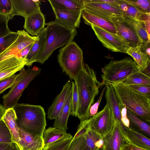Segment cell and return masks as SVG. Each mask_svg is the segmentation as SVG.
<instances>
[{
	"instance_id": "cell-1",
	"label": "cell",
	"mask_w": 150,
	"mask_h": 150,
	"mask_svg": "<svg viewBox=\"0 0 150 150\" xmlns=\"http://www.w3.org/2000/svg\"><path fill=\"white\" fill-rule=\"evenodd\" d=\"M74 81L77 85L79 98L76 117L81 122L90 118L89 109L99 93L101 83L97 80L94 70L84 63Z\"/></svg>"
},
{
	"instance_id": "cell-2",
	"label": "cell",
	"mask_w": 150,
	"mask_h": 150,
	"mask_svg": "<svg viewBox=\"0 0 150 150\" xmlns=\"http://www.w3.org/2000/svg\"><path fill=\"white\" fill-rule=\"evenodd\" d=\"M13 108L18 128L33 135L42 137L46 126L45 113L43 107L23 103H17Z\"/></svg>"
},
{
	"instance_id": "cell-3",
	"label": "cell",
	"mask_w": 150,
	"mask_h": 150,
	"mask_svg": "<svg viewBox=\"0 0 150 150\" xmlns=\"http://www.w3.org/2000/svg\"><path fill=\"white\" fill-rule=\"evenodd\" d=\"M119 104L125 107L144 121L150 123V98L122 83L112 84Z\"/></svg>"
},
{
	"instance_id": "cell-4",
	"label": "cell",
	"mask_w": 150,
	"mask_h": 150,
	"mask_svg": "<svg viewBox=\"0 0 150 150\" xmlns=\"http://www.w3.org/2000/svg\"><path fill=\"white\" fill-rule=\"evenodd\" d=\"M47 39L43 51L36 62L44 64L56 49L73 41L77 34L76 28L67 26L56 19L46 23Z\"/></svg>"
},
{
	"instance_id": "cell-5",
	"label": "cell",
	"mask_w": 150,
	"mask_h": 150,
	"mask_svg": "<svg viewBox=\"0 0 150 150\" xmlns=\"http://www.w3.org/2000/svg\"><path fill=\"white\" fill-rule=\"evenodd\" d=\"M101 86L119 83L130 75L140 71L131 57L111 60L101 68Z\"/></svg>"
},
{
	"instance_id": "cell-6",
	"label": "cell",
	"mask_w": 150,
	"mask_h": 150,
	"mask_svg": "<svg viewBox=\"0 0 150 150\" xmlns=\"http://www.w3.org/2000/svg\"><path fill=\"white\" fill-rule=\"evenodd\" d=\"M58 62L63 71L75 81L83 68V52L74 41H72L59 50Z\"/></svg>"
},
{
	"instance_id": "cell-7",
	"label": "cell",
	"mask_w": 150,
	"mask_h": 150,
	"mask_svg": "<svg viewBox=\"0 0 150 150\" xmlns=\"http://www.w3.org/2000/svg\"><path fill=\"white\" fill-rule=\"evenodd\" d=\"M41 70L35 66L27 69L23 68L20 71L16 82L9 92L2 97L3 106L6 109L13 108L18 103L24 90L33 79L40 74Z\"/></svg>"
},
{
	"instance_id": "cell-8",
	"label": "cell",
	"mask_w": 150,
	"mask_h": 150,
	"mask_svg": "<svg viewBox=\"0 0 150 150\" xmlns=\"http://www.w3.org/2000/svg\"><path fill=\"white\" fill-rule=\"evenodd\" d=\"M86 121L88 129L98 134L103 139L112 131L115 122L111 109L107 103L101 111Z\"/></svg>"
},
{
	"instance_id": "cell-9",
	"label": "cell",
	"mask_w": 150,
	"mask_h": 150,
	"mask_svg": "<svg viewBox=\"0 0 150 150\" xmlns=\"http://www.w3.org/2000/svg\"><path fill=\"white\" fill-rule=\"evenodd\" d=\"M109 21L115 28L116 34L129 47L141 46L139 39L135 31L125 20L123 16L112 17Z\"/></svg>"
},
{
	"instance_id": "cell-10",
	"label": "cell",
	"mask_w": 150,
	"mask_h": 150,
	"mask_svg": "<svg viewBox=\"0 0 150 150\" xmlns=\"http://www.w3.org/2000/svg\"><path fill=\"white\" fill-rule=\"evenodd\" d=\"M83 1V10L105 19L109 21L112 17L123 16L120 7L102 2H93L90 0Z\"/></svg>"
},
{
	"instance_id": "cell-11",
	"label": "cell",
	"mask_w": 150,
	"mask_h": 150,
	"mask_svg": "<svg viewBox=\"0 0 150 150\" xmlns=\"http://www.w3.org/2000/svg\"><path fill=\"white\" fill-rule=\"evenodd\" d=\"M122 122L115 121L112 131L103 138L102 150H121L129 144L125 136Z\"/></svg>"
},
{
	"instance_id": "cell-12",
	"label": "cell",
	"mask_w": 150,
	"mask_h": 150,
	"mask_svg": "<svg viewBox=\"0 0 150 150\" xmlns=\"http://www.w3.org/2000/svg\"><path fill=\"white\" fill-rule=\"evenodd\" d=\"M91 26L97 38L104 47L113 52L126 53L129 47L116 34L93 25Z\"/></svg>"
},
{
	"instance_id": "cell-13",
	"label": "cell",
	"mask_w": 150,
	"mask_h": 150,
	"mask_svg": "<svg viewBox=\"0 0 150 150\" xmlns=\"http://www.w3.org/2000/svg\"><path fill=\"white\" fill-rule=\"evenodd\" d=\"M17 32L18 36L16 40L0 54V62L15 56L22 50L33 43L37 39V36H31L24 30Z\"/></svg>"
},
{
	"instance_id": "cell-14",
	"label": "cell",
	"mask_w": 150,
	"mask_h": 150,
	"mask_svg": "<svg viewBox=\"0 0 150 150\" xmlns=\"http://www.w3.org/2000/svg\"><path fill=\"white\" fill-rule=\"evenodd\" d=\"M12 19L15 15L22 16L25 18L40 10L39 0H11Z\"/></svg>"
},
{
	"instance_id": "cell-15",
	"label": "cell",
	"mask_w": 150,
	"mask_h": 150,
	"mask_svg": "<svg viewBox=\"0 0 150 150\" xmlns=\"http://www.w3.org/2000/svg\"><path fill=\"white\" fill-rule=\"evenodd\" d=\"M71 85V82L69 80L64 85L62 91L48 110V119L51 120L54 119L59 115L66 102Z\"/></svg>"
},
{
	"instance_id": "cell-16",
	"label": "cell",
	"mask_w": 150,
	"mask_h": 150,
	"mask_svg": "<svg viewBox=\"0 0 150 150\" xmlns=\"http://www.w3.org/2000/svg\"><path fill=\"white\" fill-rule=\"evenodd\" d=\"M45 24V16L40 10L25 18L23 27L29 34L37 36Z\"/></svg>"
},
{
	"instance_id": "cell-17",
	"label": "cell",
	"mask_w": 150,
	"mask_h": 150,
	"mask_svg": "<svg viewBox=\"0 0 150 150\" xmlns=\"http://www.w3.org/2000/svg\"><path fill=\"white\" fill-rule=\"evenodd\" d=\"M20 141L18 146L20 150H39L44 147L41 137L25 132L19 128Z\"/></svg>"
},
{
	"instance_id": "cell-18",
	"label": "cell",
	"mask_w": 150,
	"mask_h": 150,
	"mask_svg": "<svg viewBox=\"0 0 150 150\" xmlns=\"http://www.w3.org/2000/svg\"><path fill=\"white\" fill-rule=\"evenodd\" d=\"M57 21L69 27L76 28L79 27L82 11L58 10L52 8Z\"/></svg>"
},
{
	"instance_id": "cell-19",
	"label": "cell",
	"mask_w": 150,
	"mask_h": 150,
	"mask_svg": "<svg viewBox=\"0 0 150 150\" xmlns=\"http://www.w3.org/2000/svg\"><path fill=\"white\" fill-rule=\"evenodd\" d=\"M47 28H44L37 36V39L33 44L27 55V62L25 65L31 66L43 51L45 46L47 39Z\"/></svg>"
},
{
	"instance_id": "cell-20",
	"label": "cell",
	"mask_w": 150,
	"mask_h": 150,
	"mask_svg": "<svg viewBox=\"0 0 150 150\" xmlns=\"http://www.w3.org/2000/svg\"><path fill=\"white\" fill-rule=\"evenodd\" d=\"M122 127L129 144L146 150H150L149 138L139 132L126 127L123 124Z\"/></svg>"
},
{
	"instance_id": "cell-21",
	"label": "cell",
	"mask_w": 150,
	"mask_h": 150,
	"mask_svg": "<svg viewBox=\"0 0 150 150\" xmlns=\"http://www.w3.org/2000/svg\"><path fill=\"white\" fill-rule=\"evenodd\" d=\"M81 16L86 24L90 26L93 25L96 26L110 33L116 34L115 28L110 21L92 14L84 10L82 11Z\"/></svg>"
},
{
	"instance_id": "cell-22",
	"label": "cell",
	"mask_w": 150,
	"mask_h": 150,
	"mask_svg": "<svg viewBox=\"0 0 150 150\" xmlns=\"http://www.w3.org/2000/svg\"><path fill=\"white\" fill-rule=\"evenodd\" d=\"M126 53L133 58L140 72H143L150 66V56L141 46L129 47Z\"/></svg>"
},
{
	"instance_id": "cell-23",
	"label": "cell",
	"mask_w": 150,
	"mask_h": 150,
	"mask_svg": "<svg viewBox=\"0 0 150 150\" xmlns=\"http://www.w3.org/2000/svg\"><path fill=\"white\" fill-rule=\"evenodd\" d=\"M125 20L134 28L139 39L141 47L150 45V35L146 31L144 22L134 18L123 16Z\"/></svg>"
},
{
	"instance_id": "cell-24",
	"label": "cell",
	"mask_w": 150,
	"mask_h": 150,
	"mask_svg": "<svg viewBox=\"0 0 150 150\" xmlns=\"http://www.w3.org/2000/svg\"><path fill=\"white\" fill-rule=\"evenodd\" d=\"M1 119L4 122L11 132L13 142L18 146L20 141L19 128L16 122V116L13 108L7 109Z\"/></svg>"
},
{
	"instance_id": "cell-25",
	"label": "cell",
	"mask_w": 150,
	"mask_h": 150,
	"mask_svg": "<svg viewBox=\"0 0 150 150\" xmlns=\"http://www.w3.org/2000/svg\"><path fill=\"white\" fill-rule=\"evenodd\" d=\"M72 96L71 87L66 100L59 115L55 119L53 126L66 132L68 118L70 115V104Z\"/></svg>"
},
{
	"instance_id": "cell-26",
	"label": "cell",
	"mask_w": 150,
	"mask_h": 150,
	"mask_svg": "<svg viewBox=\"0 0 150 150\" xmlns=\"http://www.w3.org/2000/svg\"><path fill=\"white\" fill-rule=\"evenodd\" d=\"M52 7L58 10L81 11L83 7V0H48Z\"/></svg>"
},
{
	"instance_id": "cell-27",
	"label": "cell",
	"mask_w": 150,
	"mask_h": 150,
	"mask_svg": "<svg viewBox=\"0 0 150 150\" xmlns=\"http://www.w3.org/2000/svg\"><path fill=\"white\" fill-rule=\"evenodd\" d=\"M127 116L129 122V128L139 132L150 138L149 124L128 109H127Z\"/></svg>"
},
{
	"instance_id": "cell-28",
	"label": "cell",
	"mask_w": 150,
	"mask_h": 150,
	"mask_svg": "<svg viewBox=\"0 0 150 150\" xmlns=\"http://www.w3.org/2000/svg\"><path fill=\"white\" fill-rule=\"evenodd\" d=\"M119 6L123 13V16L145 22L149 20L150 13L141 11L129 4L124 0H118Z\"/></svg>"
},
{
	"instance_id": "cell-29",
	"label": "cell",
	"mask_w": 150,
	"mask_h": 150,
	"mask_svg": "<svg viewBox=\"0 0 150 150\" xmlns=\"http://www.w3.org/2000/svg\"><path fill=\"white\" fill-rule=\"evenodd\" d=\"M106 88L105 97L107 103L111 110L114 120L122 122L121 115L119 103L115 96L112 84L106 85Z\"/></svg>"
},
{
	"instance_id": "cell-30",
	"label": "cell",
	"mask_w": 150,
	"mask_h": 150,
	"mask_svg": "<svg viewBox=\"0 0 150 150\" xmlns=\"http://www.w3.org/2000/svg\"><path fill=\"white\" fill-rule=\"evenodd\" d=\"M70 133L55 127H50L45 129L42 135L44 146L63 138L70 137Z\"/></svg>"
},
{
	"instance_id": "cell-31",
	"label": "cell",
	"mask_w": 150,
	"mask_h": 150,
	"mask_svg": "<svg viewBox=\"0 0 150 150\" xmlns=\"http://www.w3.org/2000/svg\"><path fill=\"white\" fill-rule=\"evenodd\" d=\"M119 83L129 86L133 85H150V77L140 71L133 74Z\"/></svg>"
},
{
	"instance_id": "cell-32",
	"label": "cell",
	"mask_w": 150,
	"mask_h": 150,
	"mask_svg": "<svg viewBox=\"0 0 150 150\" xmlns=\"http://www.w3.org/2000/svg\"><path fill=\"white\" fill-rule=\"evenodd\" d=\"M87 146L90 150H100L103 144V139L98 134L88 129L84 135Z\"/></svg>"
},
{
	"instance_id": "cell-33",
	"label": "cell",
	"mask_w": 150,
	"mask_h": 150,
	"mask_svg": "<svg viewBox=\"0 0 150 150\" xmlns=\"http://www.w3.org/2000/svg\"><path fill=\"white\" fill-rule=\"evenodd\" d=\"M64 150H90L84 135L72 139Z\"/></svg>"
},
{
	"instance_id": "cell-34",
	"label": "cell",
	"mask_w": 150,
	"mask_h": 150,
	"mask_svg": "<svg viewBox=\"0 0 150 150\" xmlns=\"http://www.w3.org/2000/svg\"><path fill=\"white\" fill-rule=\"evenodd\" d=\"M72 96L70 104V115L76 117L79 104V98L76 83L71 81Z\"/></svg>"
},
{
	"instance_id": "cell-35",
	"label": "cell",
	"mask_w": 150,
	"mask_h": 150,
	"mask_svg": "<svg viewBox=\"0 0 150 150\" xmlns=\"http://www.w3.org/2000/svg\"><path fill=\"white\" fill-rule=\"evenodd\" d=\"M73 138L71 136L50 144L45 146L42 150H64Z\"/></svg>"
},
{
	"instance_id": "cell-36",
	"label": "cell",
	"mask_w": 150,
	"mask_h": 150,
	"mask_svg": "<svg viewBox=\"0 0 150 150\" xmlns=\"http://www.w3.org/2000/svg\"><path fill=\"white\" fill-rule=\"evenodd\" d=\"M18 36L17 32L11 31L0 38V54L14 42Z\"/></svg>"
},
{
	"instance_id": "cell-37",
	"label": "cell",
	"mask_w": 150,
	"mask_h": 150,
	"mask_svg": "<svg viewBox=\"0 0 150 150\" xmlns=\"http://www.w3.org/2000/svg\"><path fill=\"white\" fill-rule=\"evenodd\" d=\"M141 11L150 13V0H124Z\"/></svg>"
},
{
	"instance_id": "cell-38",
	"label": "cell",
	"mask_w": 150,
	"mask_h": 150,
	"mask_svg": "<svg viewBox=\"0 0 150 150\" xmlns=\"http://www.w3.org/2000/svg\"><path fill=\"white\" fill-rule=\"evenodd\" d=\"M13 142L9 130L1 118L0 119V142Z\"/></svg>"
},
{
	"instance_id": "cell-39",
	"label": "cell",
	"mask_w": 150,
	"mask_h": 150,
	"mask_svg": "<svg viewBox=\"0 0 150 150\" xmlns=\"http://www.w3.org/2000/svg\"><path fill=\"white\" fill-rule=\"evenodd\" d=\"M19 74L0 80V94L6 89L11 88L16 82Z\"/></svg>"
},
{
	"instance_id": "cell-40",
	"label": "cell",
	"mask_w": 150,
	"mask_h": 150,
	"mask_svg": "<svg viewBox=\"0 0 150 150\" xmlns=\"http://www.w3.org/2000/svg\"><path fill=\"white\" fill-rule=\"evenodd\" d=\"M12 6L11 0H0V14L9 16L12 19L11 15Z\"/></svg>"
},
{
	"instance_id": "cell-41",
	"label": "cell",
	"mask_w": 150,
	"mask_h": 150,
	"mask_svg": "<svg viewBox=\"0 0 150 150\" xmlns=\"http://www.w3.org/2000/svg\"><path fill=\"white\" fill-rule=\"evenodd\" d=\"M10 20L9 16L0 14V38L11 31L8 26V22Z\"/></svg>"
},
{
	"instance_id": "cell-42",
	"label": "cell",
	"mask_w": 150,
	"mask_h": 150,
	"mask_svg": "<svg viewBox=\"0 0 150 150\" xmlns=\"http://www.w3.org/2000/svg\"><path fill=\"white\" fill-rule=\"evenodd\" d=\"M127 86L140 94L150 98V85H133Z\"/></svg>"
},
{
	"instance_id": "cell-43",
	"label": "cell",
	"mask_w": 150,
	"mask_h": 150,
	"mask_svg": "<svg viewBox=\"0 0 150 150\" xmlns=\"http://www.w3.org/2000/svg\"><path fill=\"white\" fill-rule=\"evenodd\" d=\"M106 88V86L103 89L101 93L96 102L91 107L89 111L90 118L95 115L97 112L99 106L102 99L103 96Z\"/></svg>"
},
{
	"instance_id": "cell-44",
	"label": "cell",
	"mask_w": 150,
	"mask_h": 150,
	"mask_svg": "<svg viewBox=\"0 0 150 150\" xmlns=\"http://www.w3.org/2000/svg\"><path fill=\"white\" fill-rule=\"evenodd\" d=\"M88 129L86 120L80 122L77 132L72 139H75L79 137L84 135L86 133Z\"/></svg>"
},
{
	"instance_id": "cell-45",
	"label": "cell",
	"mask_w": 150,
	"mask_h": 150,
	"mask_svg": "<svg viewBox=\"0 0 150 150\" xmlns=\"http://www.w3.org/2000/svg\"><path fill=\"white\" fill-rule=\"evenodd\" d=\"M121 115V120L122 123L126 127L129 128V121L127 116L126 108L119 104Z\"/></svg>"
},
{
	"instance_id": "cell-46",
	"label": "cell",
	"mask_w": 150,
	"mask_h": 150,
	"mask_svg": "<svg viewBox=\"0 0 150 150\" xmlns=\"http://www.w3.org/2000/svg\"><path fill=\"white\" fill-rule=\"evenodd\" d=\"M0 150H20L16 143L0 142Z\"/></svg>"
},
{
	"instance_id": "cell-47",
	"label": "cell",
	"mask_w": 150,
	"mask_h": 150,
	"mask_svg": "<svg viewBox=\"0 0 150 150\" xmlns=\"http://www.w3.org/2000/svg\"><path fill=\"white\" fill-rule=\"evenodd\" d=\"M33 44L27 46L18 53L15 56L23 59H27V55Z\"/></svg>"
},
{
	"instance_id": "cell-48",
	"label": "cell",
	"mask_w": 150,
	"mask_h": 150,
	"mask_svg": "<svg viewBox=\"0 0 150 150\" xmlns=\"http://www.w3.org/2000/svg\"><path fill=\"white\" fill-rule=\"evenodd\" d=\"M93 2H102L110 4L112 6L120 7L118 0H90Z\"/></svg>"
},
{
	"instance_id": "cell-49",
	"label": "cell",
	"mask_w": 150,
	"mask_h": 150,
	"mask_svg": "<svg viewBox=\"0 0 150 150\" xmlns=\"http://www.w3.org/2000/svg\"><path fill=\"white\" fill-rule=\"evenodd\" d=\"M121 150H146L130 144L124 146Z\"/></svg>"
},
{
	"instance_id": "cell-50",
	"label": "cell",
	"mask_w": 150,
	"mask_h": 150,
	"mask_svg": "<svg viewBox=\"0 0 150 150\" xmlns=\"http://www.w3.org/2000/svg\"><path fill=\"white\" fill-rule=\"evenodd\" d=\"M6 110L0 104V119H1Z\"/></svg>"
},
{
	"instance_id": "cell-51",
	"label": "cell",
	"mask_w": 150,
	"mask_h": 150,
	"mask_svg": "<svg viewBox=\"0 0 150 150\" xmlns=\"http://www.w3.org/2000/svg\"><path fill=\"white\" fill-rule=\"evenodd\" d=\"M42 149H40V150H42Z\"/></svg>"
},
{
	"instance_id": "cell-52",
	"label": "cell",
	"mask_w": 150,
	"mask_h": 150,
	"mask_svg": "<svg viewBox=\"0 0 150 150\" xmlns=\"http://www.w3.org/2000/svg\"><path fill=\"white\" fill-rule=\"evenodd\" d=\"M100 150H102V149H100Z\"/></svg>"
}]
</instances>
